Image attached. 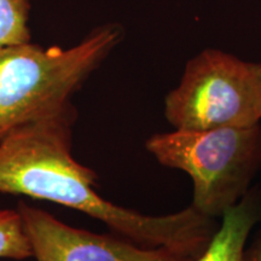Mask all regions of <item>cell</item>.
<instances>
[{"mask_svg":"<svg viewBox=\"0 0 261 261\" xmlns=\"http://www.w3.org/2000/svg\"><path fill=\"white\" fill-rule=\"evenodd\" d=\"M76 109L44 117L0 140V192L55 202L102 221L142 247L200 256L219 224L188 208L145 215L114 204L96 191L97 174L71 155Z\"/></svg>","mask_w":261,"mask_h":261,"instance_id":"6da1fadb","label":"cell"},{"mask_svg":"<svg viewBox=\"0 0 261 261\" xmlns=\"http://www.w3.org/2000/svg\"><path fill=\"white\" fill-rule=\"evenodd\" d=\"M120 39L115 27L63 50L24 42L0 47V140L18 127L75 108L70 99Z\"/></svg>","mask_w":261,"mask_h":261,"instance_id":"7a4b0ae2","label":"cell"},{"mask_svg":"<svg viewBox=\"0 0 261 261\" xmlns=\"http://www.w3.org/2000/svg\"><path fill=\"white\" fill-rule=\"evenodd\" d=\"M145 149L160 165L187 173L191 207L218 219L249 192L261 168V125L156 133Z\"/></svg>","mask_w":261,"mask_h":261,"instance_id":"3957f363","label":"cell"},{"mask_svg":"<svg viewBox=\"0 0 261 261\" xmlns=\"http://www.w3.org/2000/svg\"><path fill=\"white\" fill-rule=\"evenodd\" d=\"M174 129L252 127L261 121V63L208 48L188 62L180 84L165 98Z\"/></svg>","mask_w":261,"mask_h":261,"instance_id":"277c9868","label":"cell"},{"mask_svg":"<svg viewBox=\"0 0 261 261\" xmlns=\"http://www.w3.org/2000/svg\"><path fill=\"white\" fill-rule=\"evenodd\" d=\"M16 210L37 261H195L198 257L165 247H142L116 233L73 227L22 200Z\"/></svg>","mask_w":261,"mask_h":261,"instance_id":"5b68a950","label":"cell"},{"mask_svg":"<svg viewBox=\"0 0 261 261\" xmlns=\"http://www.w3.org/2000/svg\"><path fill=\"white\" fill-rule=\"evenodd\" d=\"M260 215V196L249 190L221 217L217 232L195 261H244L248 238Z\"/></svg>","mask_w":261,"mask_h":261,"instance_id":"8992f818","label":"cell"},{"mask_svg":"<svg viewBox=\"0 0 261 261\" xmlns=\"http://www.w3.org/2000/svg\"><path fill=\"white\" fill-rule=\"evenodd\" d=\"M33 257L17 210H0V259L24 260Z\"/></svg>","mask_w":261,"mask_h":261,"instance_id":"52a82bcc","label":"cell"},{"mask_svg":"<svg viewBox=\"0 0 261 261\" xmlns=\"http://www.w3.org/2000/svg\"><path fill=\"white\" fill-rule=\"evenodd\" d=\"M29 0H0V47L29 42Z\"/></svg>","mask_w":261,"mask_h":261,"instance_id":"ba28073f","label":"cell"},{"mask_svg":"<svg viewBox=\"0 0 261 261\" xmlns=\"http://www.w3.org/2000/svg\"><path fill=\"white\" fill-rule=\"evenodd\" d=\"M244 261H261V230L253 242L246 248Z\"/></svg>","mask_w":261,"mask_h":261,"instance_id":"9c48e42d","label":"cell"}]
</instances>
